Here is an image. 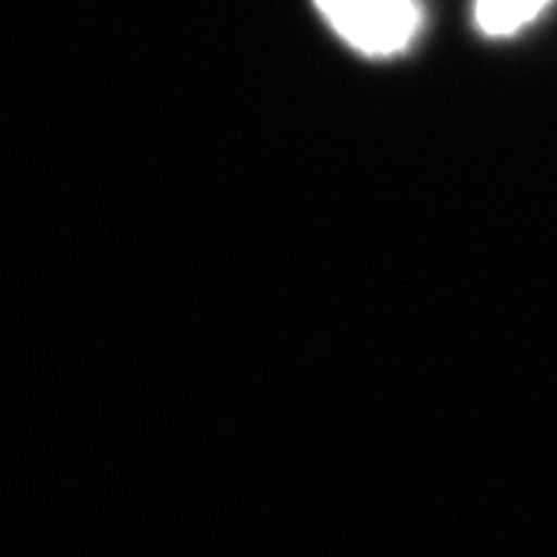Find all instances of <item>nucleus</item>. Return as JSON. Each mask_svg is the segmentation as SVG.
<instances>
[{
    "mask_svg": "<svg viewBox=\"0 0 557 557\" xmlns=\"http://www.w3.org/2000/svg\"><path fill=\"white\" fill-rule=\"evenodd\" d=\"M315 5L331 29L367 58L406 52L423 26L418 0H315Z\"/></svg>",
    "mask_w": 557,
    "mask_h": 557,
    "instance_id": "1",
    "label": "nucleus"
},
{
    "mask_svg": "<svg viewBox=\"0 0 557 557\" xmlns=\"http://www.w3.org/2000/svg\"><path fill=\"white\" fill-rule=\"evenodd\" d=\"M553 0H475V26L485 37H511L532 24Z\"/></svg>",
    "mask_w": 557,
    "mask_h": 557,
    "instance_id": "2",
    "label": "nucleus"
}]
</instances>
